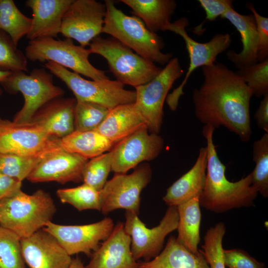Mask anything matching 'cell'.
<instances>
[{"label":"cell","instance_id":"35","mask_svg":"<svg viewBox=\"0 0 268 268\" xmlns=\"http://www.w3.org/2000/svg\"><path fill=\"white\" fill-rule=\"evenodd\" d=\"M112 158L113 153L110 150L87 161L82 172L83 183L100 191L112 170Z\"/></svg>","mask_w":268,"mask_h":268},{"label":"cell","instance_id":"15","mask_svg":"<svg viewBox=\"0 0 268 268\" xmlns=\"http://www.w3.org/2000/svg\"><path fill=\"white\" fill-rule=\"evenodd\" d=\"M115 225L110 217L91 224L67 225L49 222L43 229L52 234L70 256L91 255L111 233Z\"/></svg>","mask_w":268,"mask_h":268},{"label":"cell","instance_id":"37","mask_svg":"<svg viewBox=\"0 0 268 268\" xmlns=\"http://www.w3.org/2000/svg\"><path fill=\"white\" fill-rule=\"evenodd\" d=\"M27 59L10 37L0 29V70L12 72L28 71Z\"/></svg>","mask_w":268,"mask_h":268},{"label":"cell","instance_id":"20","mask_svg":"<svg viewBox=\"0 0 268 268\" xmlns=\"http://www.w3.org/2000/svg\"><path fill=\"white\" fill-rule=\"evenodd\" d=\"M73 98H56L43 106L28 122L50 136L61 139L75 130Z\"/></svg>","mask_w":268,"mask_h":268},{"label":"cell","instance_id":"5","mask_svg":"<svg viewBox=\"0 0 268 268\" xmlns=\"http://www.w3.org/2000/svg\"><path fill=\"white\" fill-rule=\"evenodd\" d=\"M88 48L91 54L101 55L107 62L116 80L134 88L145 84L161 71L160 67L134 53L114 38H94Z\"/></svg>","mask_w":268,"mask_h":268},{"label":"cell","instance_id":"41","mask_svg":"<svg viewBox=\"0 0 268 268\" xmlns=\"http://www.w3.org/2000/svg\"><path fill=\"white\" fill-rule=\"evenodd\" d=\"M201 7L204 9L206 17L204 22L197 27L194 30L196 33L200 29L199 33H201V26L205 20L214 21L218 17L223 14L230 8L233 7V0H199Z\"/></svg>","mask_w":268,"mask_h":268},{"label":"cell","instance_id":"3","mask_svg":"<svg viewBox=\"0 0 268 268\" xmlns=\"http://www.w3.org/2000/svg\"><path fill=\"white\" fill-rule=\"evenodd\" d=\"M56 211L48 192L39 189L29 195L20 189L0 201V226L26 238L51 222Z\"/></svg>","mask_w":268,"mask_h":268},{"label":"cell","instance_id":"1","mask_svg":"<svg viewBox=\"0 0 268 268\" xmlns=\"http://www.w3.org/2000/svg\"><path fill=\"white\" fill-rule=\"evenodd\" d=\"M203 80L194 90L193 103L196 118L215 129L224 127L244 142L252 135L250 88L236 71L215 63L201 67Z\"/></svg>","mask_w":268,"mask_h":268},{"label":"cell","instance_id":"14","mask_svg":"<svg viewBox=\"0 0 268 268\" xmlns=\"http://www.w3.org/2000/svg\"><path fill=\"white\" fill-rule=\"evenodd\" d=\"M106 14L105 3L95 0H73L63 17L60 33L85 47L102 33Z\"/></svg>","mask_w":268,"mask_h":268},{"label":"cell","instance_id":"28","mask_svg":"<svg viewBox=\"0 0 268 268\" xmlns=\"http://www.w3.org/2000/svg\"><path fill=\"white\" fill-rule=\"evenodd\" d=\"M59 144L63 150L87 159L110 151L115 145L95 130L83 132L74 130L60 139Z\"/></svg>","mask_w":268,"mask_h":268},{"label":"cell","instance_id":"11","mask_svg":"<svg viewBox=\"0 0 268 268\" xmlns=\"http://www.w3.org/2000/svg\"><path fill=\"white\" fill-rule=\"evenodd\" d=\"M151 176L148 163L136 166L130 174L115 173L100 191V211L107 214L118 209H125L138 215L140 195Z\"/></svg>","mask_w":268,"mask_h":268},{"label":"cell","instance_id":"8","mask_svg":"<svg viewBox=\"0 0 268 268\" xmlns=\"http://www.w3.org/2000/svg\"><path fill=\"white\" fill-rule=\"evenodd\" d=\"M44 67L67 85L76 101L94 103L109 110L135 101V91L126 89L125 85L117 80H87L51 61L47 62Z\"/></svg>","mask_w":268,"mask_h":268},{"label":"cell","instance_id":"43","mask_svg":"<svg viewBox=\"0 0 268 268\" xmlns=\"http://www.w3.org/2000/svg\"><path fill=\"white\" fill-rule=\"evenodd\" d=\"M254 118L257 126L268 133V93L263 96Z\"/></svg>","mask_w":268,"mask_h":268},{"label":"cell","instance_id":"36","mask_svg":"<svg viewBox=\"0 0 268 268\" xmlns=\"http://www.w3.org/2000/svg\"><path fill=\"white\" fill-rule=\"evenodd\" d=\"M0 268H26L20 239L0 226Z\"/></svg>","mask_w":268,"mask_h":268},{"label":"cell","instance_id":"46","mask_svg":"<svg viewBox=\"0 0 268 268\" xmlns=\"http://www.w3.org/2000/svg\"><path fill=\"white\" fill-rule=\"evenodd\" d=\"M2 92V89H1V88L0 87V96L1 95Z\"/></svg>","mask_w":268,"mask_h":268},{"label":"cell","instance_id":"34","mask_svg":"<svg viewBox=\"0 0 268 268\" xmlns=\"http://www.w3.org/2000/svg\"><path fill=\"white\" fill-rule=\"evenodd\" d=\"M226 232L223 222L210 227L204 237L202 253L210 268H225L222 240Z\"/></svg>","mask_w":268,"mask_h":268},{"label":"cell","instance_id":"23","mask_svg":"<svg viewBox=\"0 0 268 268\" xmlns=\"http://www.w3.org/2000/svg\"><path fill=\"white\" fill-rule=\"evenodd\" d=\"M220 17L227 19L236 28L241 36L242 44V49L240 53H237L232 50L227 52V59L238 69L258 63L259 40L253 14H241L232 7Z\"/></svg>","mask_w":268,"mask_h":268},{"label":"cell","instance_id":"7","mask_svg":"<svg viewBox=\"0 0 268 268\" xmlns=\"http://www.w3.org/2000/svg\"><path fill=\"white\" fill-rule=\"evenodd\" d=\"M0 84L9 93L21 92L24 99L21 109L13 122L28 123L43 106L64 94V90L54 84L53 74L44 68H34L29 74L24 71L11 72Z\"/></svg>","mask_w":268,"mask_h":268},{"label":"cell","instance_id":"29","mask_svg":"<svg viewBox=\"0 0 268 268\" xmlns=\"http://www.w3.org/2000/svg\"><path fill=\"white\" fill-rule=\"evenodd\" d=\"M31 22V18L22 13L12 0H0V29L10 37L16 46L28 33Z\"/></svg>","mask_w":268,"mask_h":268},{"label":"cell","instance_id":"6","mask_svg":"<svg viewBox=\"0 0 268 268\" xmlns=\"http://www.w3.org/2000/svg\"><path fill=\"white\" fill-rule=\"evenodd\" d=\"M89 49L75 45L71 39H56L44 37L29 40L25 55L31 62L51 61L93 80L110 79L105 71L94 67L88 60Z\"/></svg>","mask_w":268,"mask_h":268},{"label":"cell","instance_id":"30","mask_svg":"<svg viewBox=\"0 0 268 268\" xmlns=\"http://www.w3.org/2000/svg\"><path fill=\"white\" fill-rule=\"evenodd\" d=\"M49 153L37 155L0 153V172L22 182Z\"/></svg>","mask_w":268,"mask_h":268},{"label":"cell","instance_id":"42","mask_svg":"<svg viewBox=\"0 0 268 268\" xmlns=\"http://www.w3.org/2000/svg\"><path fill=\"white\" fill-rule=\"evenodd\" d=\"M22 182L0 172V201L21 189Z\"/></svg>","mask_w":268,"mask_h":268},{"label":"cell","instance_id":"25","mask_svg":"<svg viewBox=\"0 0 268 268\" xmlns=\"http://www.w3.org/2000/svg\"><path fill=\"white\" fill-rule=\"evenodd\" d=\"M137 268H210L202 251L197 254L188 251L171 236L165 247L155 258L147 262L138 263Z\"/></svg>","mask_w":268,"mask_h":268},{"label":"cell","instance_id":"10","mask_svg":"<svg viewBox=\"0 0 268 268\" xmlns=\"http://www.w3.org/2000/svg\"><path fill=\"white\" fill-rule=\"evenodd\" d=\"M189 24L188 18L183 17L170 23L164 29L180 35L184 39L190 60L188 70L182 82L167 96L166 102L172 111L177 109L179 98L184 93V87L193 72L199 67L215 63L217 56L226 51L232 42L231 36L228 33H217L205 43L197 42L189 36L186 31Z\"/></svg>","mask_w":268,"mask_h":268},{"label":"cell","instance_id":"44","mask_svg":"<svg viewBox=\"0 0 268 268\" xmlns=\"http://www.w3.org/2000/svg\"><path fill=\"white\" fill-rule=\"evenodd\" d=\"M69 268H84V266L80 258L76 256L72 259Z\"/></svg>","mask_w":268,"mask_h":268},{"label":"cell","instance_id":"2","mask_svg":"<svg viewBox=\"0 0 268 268\" xmlns=\"http://www.w3.org/2000/svg\"><path fill=\"white\" fill-rule=\"evenodd\" d=\"M214 130L207 125L202 130L206 143L207 168L205 186L199 198L200 205L217 213L253 206L259 193L252 184L251 173L235 182L227 180L226 166L220 161L213 142Z\"/></svg>","mask_w":268,"mask_h":268},{"label":"cell","instance_id":"33","mask_svg":"<svg viewBox=\"0 0 268 268\" xmlns=\"http://www.w3.org/2000/svg\"><path fill=\"white\" fill-rule=\"evenodd\" d=\"M109 110L98 104L76 101L74 109L75 130H95L103 122Z\"/></svg>","mask_w":268,"mask_h":268},{"label":"cell","instance_id":"31","mask_svg":"<svg viewBox=\"0 0 268 268\" xmlns=\"http://www.w3.org/2000/svg\"><path fill=\"white\" fill-rule=\"evenodd\" d=\"M57 195L62 203H68L79 211L101 210L100 191L84 183L75 188L58 189Z\"/></svg>","mask_w":268,"mask_h":268},{"label":"cell","instance_id":"24","mask_svg":"<svg viewBox=\"0 0 268 268\" xmlns=\"http://www.w3.org/2000/svg\"><path fill=\"white\" fill-rule=\"evenodd\" d=\"M144 127H147L146 122L134 103L110 110L95 131L115 145Z\"/></svg>","mask_w":268,"mask_h":268},{"label":"cell","instance_id":"45","mask_svg":"<svg viewBox=\"0 0 268 268\" xmlns=\"http://www.w3.org/2000/svg\"><path fill=\"white\" fill-rule=\"evenodd\" d=\"M12 72L0 70V82L7 77Z\"/></svg>","mask_w":268,"mask_h":268},{"label":"cell","instance_id":"39","mask_svg":"<svg viewBox=\"0 0 268 268\" xmlns=\"http://www.w3.org/2000/svg\"><path fill=\"white\" fill-rule=\"evenodd\" d=\"M246 7L255 20L259 40L257 59L258 62H261L268 59V18L261 15L253 3H246Z\"/></svg>","mask_w":268,"mask_h":268},{"label":"cell","instance_id":"26","mask_svg":"<svg viewBox=\"0 0 268 268\" xmlns=\"http://www.w3.org/2000/svg\"><path fill=\"white\" fill-rule=\"evenodd\" d=\"M151 32L164 31L171 23L177 4L174 0H121Z\"/></svg>","mask_w":268,"mask_h":268},{"label":"cell","instance_id":"22","mask_svg":"<svg viewBox=\"0 0 268 268\" xmlns=\"http://www.w3.org/2000/svg\"><path fill=\"white\" fill-rule=\"evenodd\" d=\"M207 168L206 147L200 148L193 166L167 190L163 200L169 206L178 205L200 197L205 183Z\"/></svg>","mask_w":268,"mask_h":268},{"label":"cell","instance_id":"13","mask_svg":"<svg viewBox=\"0 0 268 268\" xmlns=\"http://www.w3.org/2000/svg\"><path fill=\"white\" fill-rule=\"evenodd\" d=\"M59 140L31 123L17 124L0 117V153L47 154L61 148Z\"/></svg>","mask_w":268,"mask_h":268},{"label":"cell","instance_id":"21","mask_svg":"<svg viewBox=\"0 0 268 268\" xmlns=\"http://www.w3.org/2000/svg\"><path fill=\"white\" fill-rule=\"evenodd\" d=\"M73 0H27L32 18L26 35L29 40L44 37L57 38L61 33L64 14Z\"/></svg>","mask_w":268,"mask_h":268},{"label":"cell","instance_id":"27","mask_svg":"<svg viewBox=\"0 0 268 268\" xmlns=\"http://www.w3.org/2000/svg\"><path fill=\"white\" fill-rule=\"evenodd\" d=\"M200 197H196L177 206L179 220L177 241L188 251L197 254L200 241L201 212Z\"/></svg>","mask_w":268,"mask_h":268},{"label":"cell","instance_id":"19","mask_svg":"<svg viewBox=\"0 0 268 268\" xmlns=\"http://www.w3.org/2000/svg\"><path fill=\"white\" fill-rule=\"evenodd\" d=\"M131 238L124 223L117 222L108 237L91 255L84 268H137L131 251Z\"/></svg>","mask_w":268,"mask_h":268},{"label":"cell","instance_id":"32","mask_svg":"<svg viewBox=\"0 0 268 268\" xmlns=\"http://www.w3.org/2000/svg\"><path fill=\"white\" fill-rule=\"evenodd\" d=\"M253 159L256 166L251 172L252 184L264 198L268 197V133L255 141Z\"/></svg>","mask_w":268,"mask_h":268},{"label":"cell","instance_id":"17","mask_svg":"<svg viewBox=\"0 0 268 268\" xmlns=\"http://www.w3.org/2000/svg\"><path fill=\"white\" fill-rule=\"evenodd\" d=\"M20 244L23 259L30 268H69L71 256L43 229L20 239Z\"/></svg>","mask_w":268,"mask_h":268},{"label":"cell","instance_id":"4","mask_svg":"<svg viewBox=\"0 0 268 268\" xmlns=\"http://www.w3.org/2000/svg\"><path fill=\"white\" fill-rule=\"evenodd\" d=\"M106 14L102 33L129 47L144 59L161 65H166L173 58L172 53H163V39L149 31L137 17L129 16L117 8L114 1L105 0Z\"/></svg>","mask_w":268,"mask_h":268},{"label":"cell","instance_id":"40","mask_svg":"<svg viewBox=\"0 0 268 268\" xmlns=\"http://www.w3.org/2000/svg\"><path fill=\"white\" fill-rule=\"evenodd\" d=\"M223 256L225 266L229 268H266L263 263L242 249L224 250Z\"/></svg>","mask_w":268,"mask_h":268},{"label":"cell","instance_id":"16","mask_svg":"<svg viewBox=\"0 0 268 268\" xmlns=\"http://www.w3.org/2000/svg\"><path fill=\"white\" fill-rule=\"evenodd\" d=\"M148 132L147 127L141 128L113 146L111 149L112 171L125 174L141 162L153 160L159 155L164 146L163 139Z\"/></svg>","mask_w":268,"mask_h":268},{"label":"cell","instance_id":"12","mask_svg":"<svg viewBox=\"0 0 268 268\" xmlns=\"http://www.w3.org/2000/svg\"><path fill=\"white\" fill-rule=\"evenodd\" d=\"M124 229L131 238V251L135 261L145 262L157 256L163 248L166 237L177 230L179 216L177 206H170L159 224L152 228H147L140 220L138 215L126 211Z\"/></svg>","mask_w":268,"mask_h":268},{"label":"cell","instance_id":"38","mask_svg":"<svg viewBox=\"0 0 268 268\" xmlns=\"http://www.w3.org/2000/svg\"><path fill=\"white\" fill-rule=\"evenodd\" d=\"M238 75L257 97L268 93V59L255 64L238 69Z\"/></svg>","mask_w":268,"mask_h":268},{"label":"cell","instance_id":"9","mask_svg":"<svg viewBox=\"0 0 268 268\" xmlns=\"http://www.w3.org/2000/svg\"><path fill=\"white\" fill-rule=\"evenodd\" d=\"M183 73L178 58H172L155 77L135 87L134 104L150 133L158 134L160 132L164 102L173 84Z\"/></svg>","mask_w":268,"mask_h":268},{"label":"cell","instance_id":"18","mask_svg":"<svg viewBox=\"0 0 268 268\" xmlns=\"http://www.w3.org/2000/svg\"><path fill=\"white\" fill-rule=\"evenodd\" d=\"M88 159L60 148L43 158L27 179L33 183L55 181L60 183L82 181Z\"/></svg>","mask_w":268,"mask_h":268}]
</instances>
